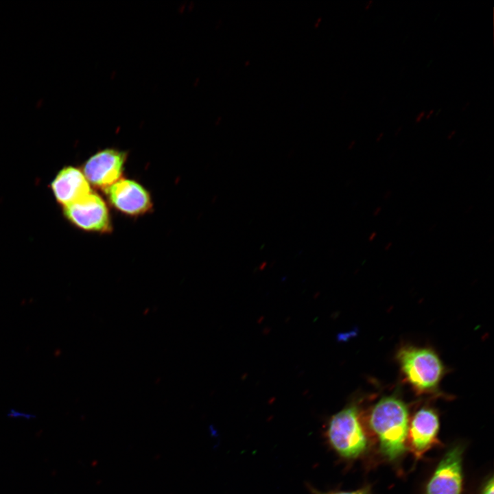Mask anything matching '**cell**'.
Instances as JSON below:
<instances>
[{
  "instance_id": "1",
  "label": "cell",
  "mask_w": 494,
  "mask_h": 494,
  "mask_svg": "<svg viewBox=\"0 0 494 494\" xmlns=\"http://www.w3.org/2000/svg\"><path fill=\"white\" fill-rule=\"evenodd\" d=\"M370 425L377 434L382 454L395 460L405 451L408 434V411L405 403L391 395L381 398L370 415Z\"/></svg>"
},
{
  "instance_id": "2",
  "label": "cell",
  "mask_w": 494,
  "mask_h": 494,
  "mask_svg": "<svg viewBox=\"0 0 494 494\" xmlns=\"http://www.w3.org/2000/svg\"><path fill=\"white\" fill-rule=\"evenodd\" d=\"M397 359L406 381L417 392L436 390L444 374V366L434 351L407 346L400 349Z\"/></svg>"
},
{
  "instance_id": "3",
  "label": "cell",
  "mask_w": 494,
  "mask_h": 494,
  "mask_svg": "<svg viewBox=\"0 0 494 494\" xmlns=\"http://www.w3.org/2000/svg\"><path fill=\"white\" fill-rule=\"evenodd\" d=\"M327 435L333 449L344 458H356L366 449L367 438L355 405L345 407L331 418Z\"/></svg>"
},
{
  "instance_id": "4",
  "label": "cell",
  "mask_w": 494,
  "mask_h": 494,
  "mask_svg": "<svg viewBox=\"0 0 494 494\" xmlns=\"http://www.w3.org/2000/svg\"><path fill=\"white\" fill-rule=\"evenodd\" d=\"M63 213L72 224L84 231L97 233L111 231L108 207L103 198L92 191L80 200L64 206Z\"/></svg>"
},
{
  "instance_id": "5",
  "label": "cell",
  "mask_w": 494,
  "mask_h": 494,
  "mask_svg": "<svg viewBox=\"0 0 494 494\" xmlns=\"http://www.w3.org/2000/svg\"><path fill=\"white\" fill-rule=\"evenodd\" d=\"M127 156L126 152L114 148L102 150L84 163L82 172L89 183L105 189L120 179Z\"/></svg>"
},
{
  "instance_id": "6",
  "label": "cell",
  "mask_w": 494,
  "mask_h": 494,
  "mask_svg": "<svg viewBox=\"0 0 494 494\" xmlns=\"http://www.w3.org/2000/svg\"><path fill=\"white\" fill-rule=\"evenodd\" d=\"M104 191L110 204L124 214L137 216L152 209L149 192L133 180L121 178Z\"/></svg>"
},
{
  "instance_id": "7",
  "label": "cell",
  "mask_w": 494,
  "mask_h": 494,
  "mask_svg": "<svg viewBox=\"0 0 494 494\" xmlns=\"http://www.w3.org/2000/svg\"><path fill=\"white\" fill-rule=\"evenodd\" d=\"M462 452L460 446H455L446 453L427 484L426 494H461Z\"/></svg>"
},
{
  "instance_id": "8",
  "label": "cell",
  "mask_w": 494,
  "mask_h": 494,
  "mask_svg": "<svg viewBox=\"0 0 494 494\" xmlns=\"http://www.w3.org/2000/svg\"><path fill=\"white\" fill-rule=\"evenodd\" d=\"M51 188L57 202L64 207L80 200L91 191L82 171L73 166L60 169L51 182Z\"/></svg>"
},
{
  "instance_id": "9",
  "label": "cell",
  "mask_w": 494,
  "mask_h": 494,
  "mask_svg": "<svg viewBox=\"0 0 494 494\" xmlns=\"http://www.w3.org/2000/svg\"><path fill=\"white\" fill-rule=\"evenodd\" d=\"M438 429V417L433 410L423 408L416 412L408 433L412 447L417 455L422 454L435 443Z\"/></svg>"
},
{
  "instance_id": "10",
  "label": "cell",
  "mask_w": 494,
  "mask_h": 494,
  "mask_svg": "<svg viewBox=\"0 0 494 494\" xmlns=\"http://www.w3.org/2000/svg\"><path fill=\"white\" fill-rule=\"evenodd\" d=\"M7 418L13 420L32 421L36 418V414L23 411L16 408H10L6 412Z\"/></svg>"
},
{
  "instance_id": "11",
  "label": "cell",
  "mask_w": 494,
  "mask_h": 494,
  "mask_svg": "<svg viewBox=\"0 0 494 494\" xmlns=\"http://www.w3.org/2000/svg\"><path fill=\"white\" fill-rule=\"evenodd\" d=\"M494 482L492 477L485 484L482 494H494Z\"/></svg>"
},
{
  "instance_id": "12",
  "label": "cell",
  "mask_w": 494,
  "mask_h": 494,
  "mask_svg": "<svg viewBox=\"0 0 494 494\" xmlns=\"http://www.w3.org/2000/svg\"><path fill=\"white\" fill-rule=\"evenodd\" d=\"M329 494H367V493L364 491H352V492H336V493H332Z\"/></svg>"
},
{
  "instance_id": "13",
  "label": "cell",
  "mask_w": 494,
  "mask_h": 494,
  "mask_svg": "<svg viewBox=\"0 0 494 494\" xmlns=\"http://www.w3.org/2000/svg\"><path fill=\"white\" fill-rule=\"evenodd\" d=\"M425 116V111H421L415 118V123H419L422 121L423 118Z\"/></svg>"
},
{
  "instance_id": "14",
  "label": "cell",
  "mask_w": 494,
  "mask_h": 494,
  "mask_svg": "<svg viewBox=\"0 0 494 494\" xmlns=\"http://www.w3.org/2000/svg\"><path fill=\"white\" fill-rule=\"evenodd\" d=\"M456 130L451 131L449 132V134L447 135V139L449 140V139H452V137L456 134Z\"/></svg>"
},
{
  "instance_id": "15",
  "label": "cell",
  "mask_w": 494,
  "mask_h": 494,
  "mask_svg": "<svg viewBox=\"0 0 494 494\" xmlns=\"http://www.w3.org/2000/svg\"><path fill=\"white\" fill-rule=\"evenodd\" d=\"M434 110H430L427 115H425V119H429L434 114Z\"/></svg>"
},
{
  "instance_id": "16",
  "label": "cell",
  "mask_w": 494,
  "mask_h": 494,
  "mask_svg": "<svg viewBox=\"0 0 494 494\" xmlns=\"http://www.w3.org/2000/svg\"><path fill=\"white\" fill-rule=\"evenodd\" d=\"M373 3V1L372 0L368 1L367 4L365 6V10H368L371 7Z\"/></svg>"
},
{
  "instance_id": "17",
  "label": "cell",
  "mask_w": 494,
  "mask_h": 494,
  "mask_svg": "<svg viewBox=\"0 0 494 494\" xmlns=\"http://www.w3.org/2000/svg\"><path fill=\"white\" fill-rule=\"evenodd\" d=\"M384 132L379 133L376 139V141H379L381 139V138L384 137Z\"/></svg>"
},
{
  "instance_id": "18",
  "label": "cell",
  "mask_w": 494,
  "mask_h": 494,
  "mask_svg": "<svg viewBox=\"0 0 494 494\" xmlns=\"http://www.w3.org/2000/svg\"><path fill=\"white\" fill-rule=\"evenodd\" d=\"M402 128V126H399V128H397L395 132V135H398V134L400 133V132L401 131Z\"/></svg>"
},
{
  "instance_id": "19",
  "label": "cell",
  "mask_w": 494,
  "mask_h": 494,
  "mask_svg": "<svg viewBox=\"0 0 494 494\" xmlns=\"http://www.w3.org/2000/svg\"><path fill=\"white\" fill-rule=\"evenodd\" d=\"M469 104H470L469 102L466 103L464 104V106L462 108V111L465 110L469 107Z\"/></svg>"
},
{
  "instance_id": "20",
  "label": "cell",
  "mask_w": 494,
  "mask_h": 494,
  "mask_svg": "<svg viewBox=\"0 0 494 494\" xmlns=\"http://www.w3.org/2000/svg\"><path fill=\"white\" fill-rule=\"evenodd\" d=\"M440 111H441V109L438 110V112L436 113V115H438V114L440 113Z\"/></svg>"
}]
</instances>
